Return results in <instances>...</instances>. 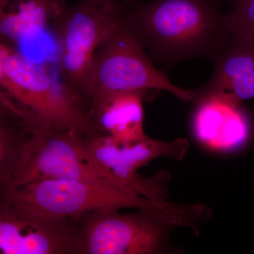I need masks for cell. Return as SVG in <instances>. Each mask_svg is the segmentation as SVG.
I'll list each match as a JSON object with an SVG mask.
<instances>
[{"label": "cell", "mask_w": 254, "mask_h": 254, "mask_svg": "<svg viewBox=\"0 0 254 254\" xmlns=\"http://www.w3.org/2000/svg\"><path fill=\"white\" fill-rule=\"evenodd\" d=\"M215 0H151L123 10L121 21L155 62H213L232 38Z\"/></svg>", "instance_id": "6da1fadb"}, {"label": "cell", "mask_w": 254, "mask_h": 254, "mask_svg": "<svg viewBox=\"0 0 254 254\" xmlns=\"http://www.w3.org/2000/svg\"><path fill=\"white\" fill-rule=\"evenodd\" d=\"M119 209H103L76 217L77 254H160L170 253V235L177 227L198 233V225L209 218L203 205L138 209L125 214Z\"/></svg>", "instance_id": "7a4b0ae2"}, {"label": "cell", "mask_w": 254, "mask_h": 254, "mask_svg": "<svg viewBox=\"0 0 254 254\" xmlns=\"http://www.w3.org/2000/svg\"><path fill=\"white\" fill-rule=\"evenodd\" d=\"M1 46L7 78L5 95L30 128L51 127L87 135L101 133L86 102L53 75L46 65Z\"/></svg>", "instance_id": "3957f363"}, {"label": "cell", "mask_w": 254, "mask_h": 254, "mask_svg": "<svg viewBox=\"0 0 254 254\" xmlns=\"http://www.w3.org/2000/svg\"><path fill=\"white\" fill-rule=\"evenodd\" d=\"M150 90L169 92L185 103H193L199 95L198 88H180L155 67L120 20L98 47L92 63L88 88L90 111L102 100L115 93Z\"/></svg>", "instance_id": "277c9868"}, {"label": "cell", "mask_w": 254, "mask_h": 254, "mask_svg": "<svg viewBox=\"0 0 254 254\" xmlns=\"http://www.w3.org/2000/svg\"><path fill=\"white\" fill-rule=\"evenodd\" d=\"M15 203L55 218H76L103 209L152 208L156 204L129 187L106 180H53L3 188Z\"/></svg>", "instance_id": "5b68a950"}, {"label": "cell", "mask_w": 254, "mask_h": 254, "mask_svg": "<svg viewBox=\"0 0 254 254\" xmlns=\"http://www.w3.org/2000/svg\"><path fill=\"white\" fill-rule=\"evenodd\" d=\"M86 135L66 128H30L20 145L5 187L15 188L43 180H106L87 152Z\"/></svg>", "instance_id": "8992f818"}, {"label": "cell", "mask_w": 254, "mask_h": 254, "mask_svg": "<svg viewBox=\"0 0 254 254\" xmlns=\"http://www.w3.org/2000/svg\"><path fill=\"white\" fill-rule=\"evenodd\" d=\"M126 5L119 1L66 6L56 20L62 80L88 105L92 63L98 47L118 26ZM89 107V105H88Z\"/></svg>", "instance_id": "52a82bcc"}, {"label": "cell", "mask_w": 254, "mask_h": 254, "mask_svg": "<svg viewBox=\"0 0 254 254\" xmlns=\"http://www.w3.org/2000/svg\"><path fill=\"white\" fill-rule=\"evenodd\" d=\"M84 142L92 161L106 180L129 187L157 204L168 201L170 174L163 171L143 178L137 172L161 157L180 161L190 148L185 138L165 141L148 136L136 143H118L103 133L86 135Z\"/></svg>", "instance_id": "ba28073f"}, {"label": "cell", "mask_w": 254, "mask_h": 254, "mask_svg": "<svg viewBox=\"0 0 254 254\" xmlns=\"http://www.w3.org/2000/svg\"><path fill=\"white\" fill-rule=\"evenodd\" d=\"M76 218H55L15 203L0 187V254H77Z\"/></svg>", "instance_id": "9c48e42d"}, {"label": "cell", "mask_w": 254, "mask_h": 254, "mask_svg": "<svg viewBox=\"0 0 254 254\" xmlns=\"http://www.w3.org/2000/svg\"><path fill=\"white\" fill-rule=\"evenodd\" d=\"M198 91L190 120L195 138L215 151H227L243 144L250 136V124L240 105L222 95Z\"/></svg>", "instance_id": "30bf717a"}, {"label": "cell", "mask_w": 254, "mask_h": 254, "mask_svg": "<svg viewBox=\"0 0 254 254\" xmlns=\"http://www.w3.org/2000/svg\"><path fill=\"white\" fill-rule=\"evenodd\" d=\"M213 76L199 88L240 105L254 98V38L233 36L215 58Z\"/></svg>", "instance_id": "8fae6325"}, {"label": "cell", "mask_w": 254, "mask_h": 254, "mask_svg": "<svg viewBox=\"0 0 254 254\" xmlns=\"http://www.w3.org/2000/svg\"><path fill=\"white\" fill-rule=\"evenodd\" d=\"M67 0H0V44L18 50L55 23Z\"/></svg>", "instance_id": "7c38bea8"}, {"label": "cell", "mask_w": 254, "mask_h": 254, "mask_svg": "<svg viewBox=\"0 0 254 254\" xmlns=\"http://www.w3.org/2000/svg\"><path fill=\"white\" fill-rule=\"evenodd\" d=\"M149 91L115 93L99 102L91 110L100 131L118 143H133L148 137L143 128V103Z\"/></svg>", "instance_id": "4fadbf2b"}, {"label": "cell", "mask_w": 254, "mask_h": 254, "mask_svg": "<svg viewBox=\"0 0 254 254\" xmlns=\"http://www.w3.org/2000/svg\"><path fill=\"white\" fill-rule=\"evenodd\" d=\"M24 120L14 113H0V187H6L23 137L18 128L26 126Z\"/></svg>", "instance_id": "5bb4252c"}, {"label": "cell", "mask_w": 254, "mask_h": 254, "mask_svg": "<svg viewBox=\"0 0 254 254\" xmlns=\"http://www.w3.org/2000/svg\"><path fill=\"white\" fill-rule=\"evenodd\" d=\"M235 3L232 12L226 14L230 33L254 38V0H235Z\"/></svg>", "instance_id": "9a60e30c"}, {"label": "cell", "mask_w": 254, "mask_h": 254, "mask_svg": "<svg viewBox=\"0 0 254 254\" xmlns=\"http://www.w3.org/2000/svg\"><path fill=\"white\" fill-rule=\"evenodd\" d=\"M6 87H7V78L5 73L2 49L0 45V93L4 95L5 97H6L5 93H6Z\"/></svg>", "instance_id": "2e32d148"}, {"label": "cell", "mask_w": 254, "mask_h": 254, "mask_svg": "<svg viewBox=\"0 0 254 254\" xmlns=\"http://www.w3.org/2000/svg\"><path fill=\"white\" fill-rule=\"evenodd\" d=\"M0 113H14L19 115L16 107L1 93H0Z\"/></svg>", "instance_id": "e0dca14e"}, {"label": "cell", "mask_w": 254, "mask_h": 254, "mask_svg": "<svg viewBox=\"0 0 254 254\" xmlns=\"http://www.w3.org/2000/svg\"><path fill=\"white\" fill-rule=\"evenodd\" d=\"M114 1H121L120 0H80V1H83V2L97 3V4H103V3Z\"/></svg>", "instance_id": "ac0fdd59"}, {"label": "cell", "mask_w": 254, "mask_h": 254, "mask_svg": "<svg viewBox=\"0 0 254 254\" xmlns=\"http://www.w3.org/2000/svg\"><path fill=\"white\" fill-rule=\"evenodd\" d=\"M120 1H121L124 4L126 5V6H131V5L138 2V1H140V0H120Z\"/></svg>", "instance_id": "d6986e66"}, {"label": "cell", "mask_w": 254, "mask_h": 254, "mask_svg": "<svg viewBox=\"0 0 254 254\" xmlns=\"http://www.w3.org/2000/svg\"><path fill=\"white\" fill-rule=\"evenodd\" d=\"M215 1L219 3L221 2V1H234L235 2V0H215Z\"/></svg>", "instance_id": "ffe728a7"}]
</instances>
